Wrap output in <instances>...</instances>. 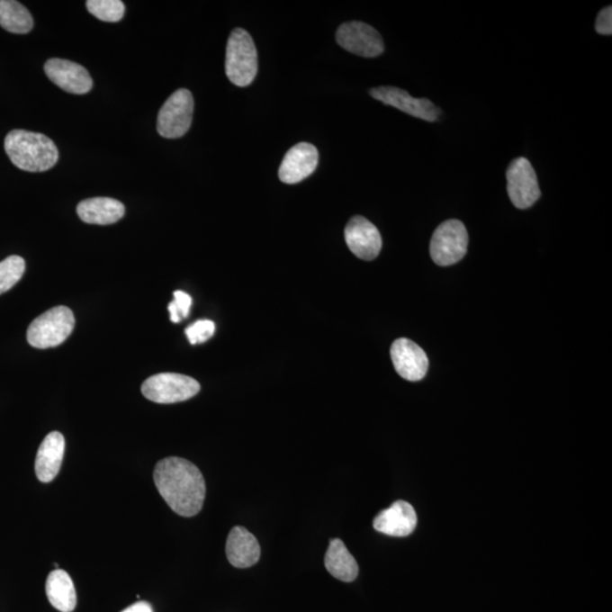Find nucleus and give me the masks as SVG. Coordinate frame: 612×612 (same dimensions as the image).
Here are the masks:
<instances>
[{
  "label": "nucleus",
  "instance_id": "obj_1",
  "mask_svg": "<svg viewBox=\"0 0 612 612\" xmlns=\"http://www.w3.org/2000/svg\"><path fill=\"white\" fill-rule=\"evenodd\" d=\"M153 480L161 497L177 515L192 518L202 509L205 482L194 463L179 457L161 459Z\"/></svg>",
  "mask_w": 612,
  "mask_h": 612
},
{
  "label": "nucleus",
  "instance_id": "obj_2",
  "mask_svg": "<svg viewBox=\"0 0 612 612\" xmlns=\"http://www.w3.org/2000/svg\"><path fill=\"white\" fill-rule=\"evenodd\" d=\"M4 146L12 163L25 172H47L54 167L59 158L58 148L54 141L41 133L11 130Z\"/></svg>",
  "mask_w": 612,
  "mask_h": 612
},
{
  "label": "nucleus",
  "instance_id": "obj_3",
  "mask_svg": "<svg viewBox=\"0 0 612 612\" xmlns=\"http://www.w3.org/2000/svg\"><path fill=\"white\" fill-rule=\"evenodd\" d=\"M226 74L236 86L251 85L257 74V51L250 33L235 29L230 33L226 50Z\"/></svg>",
  "mask_w": 612,
  "mask_h": 612
},
{
  "label": "nucleus",
  "instance_id": "obj_4",
  "mask_svg": "<svg viewBox=\"0 0 612 612\" xmlns=\"http://www.w3.org/2000/svg\"><path fill=\"white\" fill-rule=\"evenodd\" d=\"M76 327V318L68 306H55L34 319L28 329V342L36 348H51L63 344Z\"/></svg>",
  "mask_w": 612,
  "mask_h": 612
},
{
  "label": "nucleus",
  "instance_id": "obj_5",
  "mask_svg": "<svg viewBox=\"0 0 612 612\" xmlns=\"http://www.w3.org/2000/svg\"><path fill=\"white\" fill-rule=\"evenodd\" d=\"M195 379L179 374L152 375L143 382L141 391L147 400L158 404L181 403L191 400L200 392Z\"/></svg>",
  "mask_w": 612,
  "mask_h": 612
},
{
  "label": "nucleus",
  "instance_id": "obj_6",
  "mask_svg": "<svg viewBox=\"0 0 612 612\" xmlns=\"http://www.w3.org/2000/svg\"><path fill=\"white\" fill-rule=\"evenodd\" d=\"M469 247V234L462 221L443 222L431 238L430 253L436 265L448 266L465 256Z\"/></svg>",
  "mask_w": 612,
  "mask_h": 612
},
{
  "label": "nucleus",
  "instance_id": "obj_7",
  "mask_svg": "<svg viewBox=\"0 0 612 612\" xmlns=\"http://www.w3.org/2000/svg\"><path fill=\"white\" fill-rule=\"evenodd\" d=\"M194 99L186 89L175 91L158 113L157 130L166 139L182 138L189 132L194 120Z\"/></svg>",
  "mask_w": 612,
  "mask_h": 612
},
{
  "label": "nucleus",
  "instance_id": "obj_8",
  "mask_svg": "<svg viewBox=\"0 0 612 612\" xmlns=\"http://www.w3.org/2000/svg\"><path fill=\"white\" fill-rule=\"evenodd\" d=\"M507 192L518 209L531 208L540 199L541 191L536 173L526 158H516L507 168Z\"/></svg>",
  "mask_w": 612,
  "mask_h": 612
},
{
  "label": "nucleus",
  "instance_id": "obj_9",
  "mask_svg": "<svg viewBox=\"0 0 612 612\" xmlns=\"http://www.w3.org/2000/svg\"><path fill=\"white\" fill-rule=\"evenodd\" d=\"M336 40L343 50L354 55L374 58L382 54V37L373 26L363 22H347L337 30Z\"/></svg>",
  "mask_w": 612,
  "mask_h": 612
},
{
  "label": "nucleus",
  "instance_id": "obj_10",
  "mask_svg": "<svg viewBox=\"0 0 612 612\" xmlns=\"http://www.w3.org/2000/svg\"><path fill=\"white\" fill-rule=\"evenodd\" d=\"M373 98L379 100L387 106L400 109L408 115L419 118L427 122L439 120L440 109L428 99H417L401 89L395 86H379L370 90Z\"/></svg>",
  "mask_w": 612,
  "mask_h": 612
},
{
  "label": "nucleus",
  "instance_id": "obj_11",
  "mask_svg": "<svg viewBox=\"0 0 612 612\" xmlns=\"http://www.w3.org/2000/svg\"><path fill=\"white\" fill-rule=\"evenodd\" d=\"M345 240L353 255L364 261L374 260L382 248L379 230L373 222L361 216L353 217L348 221L345 229Z\"/></svg>",
  "mask_w": 612,
  "mask_h": 612
},
{
  "label": "nucleus",
  "instance_id": "obj_12",
  "mask_svg": "<svg viewBox=\"0 0 612 612\" xmlns=\"http://www.w3.org/2000/svg\"><path fill=\"white\" fill-rule=\"evenodd\" d=\"M391 356L396 373L409 382H419L426 377L428 360L426 352L412 340L400 338L393 342Z\"/></svg>",
  "mask_w": 612,
  "mask_h": 612
},
{
  "label": "nucleus",
  "instance_id": "obj_13",
  "mask_svg": "<svg viewBox=\"0 0 612 612\" xmlns=\"http://www.w3.org/2000/svg\"><path fill=\"white\" fill-rule=\"evenodd\" d=\"M46 76L60 89L72 94H86L94 82L89 72L74 61L52 58L45 64Z\"/></svg>",
  "mask_w": 612,
  "mask_h": 612
},
{
  "label": "nucleus",
  "instance_id": "obj_14",
  "mask_svg": "<svg viewBox=\"0 0 612 612\" xmlns=\"http://www.w3.org/2000/svg\"><path fill=\"white\" fill-rule=\"evenodd\" d=\"M319 153L311 143L302 142L290 148L279 167V178L285 184H296L308 178L317 169Z\"/></svg>",
  "mask_w": 612,
  "mask_h": 612
},
{
  "label": "nucleus",
  "instance_id": "obj_15",
  "mask_svg": "<svg viewBox=\"0 0 612 612\" xmlns=\"http://www.w3.org/2000/svg\"><path fill=\"white\" fill-rule=\"evenodd\" d=\"M417 526L418 516L413 506L403 500L396 501L374 520V530L389 536H409Z\"/></svg>",
  "mask_w": 612,
  "mask_h": 612
},
{
  "label": "nucleus",
  "instance_id": "obj_16",
  "mask_svg": "<svg viewBox=\"0 0 612 612\" xmlns=\"http://www.w3.org/2000/svg\"><path fill=\"white\" fill-rule=\"evenodd\" d=\"M226 554L236 568H248L259 562L261 548L256 537L242 526H235L227 537Z\"/></svg>",
  "mask_w": 612,
  "mask_h": 612
},
{
  "label": "nucleus",
  "instance_id": "obj_17",
  "mask_svg": "<svg viewBox=\"0 0 612 612\" xmlns=\"http://www.w3.org/2000/svg\"><path fill=\"white\" fill-rule=\"evenodd\" d=\"M65 453V438L60 432H50L39 447L36 474L43 483L51 482L59 473Z\"/></svg>",
  "mask_w": 612,
  "mask_h": 612
},
{
  "label": "nucleus",
  "instance_id": "obj_18",
  "mask_svg": "<svg viewBox=\"0 0 612 612\" xmlns=\"http://www.w3.org/2000/svg\"><path fill=\"white\" fill-rule=\"evenodd\" d=\"M76 212L81 220L91 225H112L125 214L124 204L112 198H92L78 203Z\"/></svg>",
  "mask_w": 612,
  "mask_h": 612
},
{
  "label": "nucleus",
  "instance_id": "obj_19",
  "mask_svg": "<svg viewBox=\"0 0 612 612\" xmlns=\"http://www.w3.org/2000/svg\"><path fill=\"white\" fill-rule=\"evenodd\" d=\"M48 600L60 612L76 609L77 598L71 576L63 570L51 572L46 581Z\"/></svg>",
  "mask_w": 612,
  "mask_h": 612
},
{
  "label": "nucleus",
  "instance_id": "obj_20",
  "mask_svg": "<svg viewBox=\"0 0 612 612\" xmlns=\"http://www.w3.org/2000/svg\"><path fill=\"white\" fill-rule=\"evenodd\" d=\"M325 566L335 579L346 581H353L358 575V565L345 545L339 539L330 541L329 548L325 556Z\"/></svg>",
  "mask_w": 612,
  "mask_h": 612
},
{
  "label": "nucleus",
  "instance_id": "obj_21",
  "mask_svg": "<svg viewBox=\"0 0 612 612\" xmlns=\"http://www.w3.org/2000/svg\"><path fill=\"white\" fill-rule=\"evenodd\" d=\"M0 26L11 33L26 34L33 29L32 15L15 0H0Z\"/></svg>",
  "mask_w": 612,
  "mask_h": 612
},
{
  "label": "nucleus",
  "instance_id": "obj_22",
  "mask_svg": "<svg viewBox=\"0 0 612 612\" xmlns=\"http://www.w3.org/2000/svg\"><path fill=\"white\" fill-rule=\"evenodd\" d=\"M24 271L23 257L12 256L0 262V295L14 287L23 277Z\"/></svg>",
  "mask_w": 612,
  "mask_h": 612
},
{
  "label": "nucleus",
  "instance_id": "obj_23",
  "mask_svg": "<svg viewBox=\"0 0 612 612\" xmlns=\"http://www.w3.org/2000/svg\"><path fill=\"white\" fill-rule=\"evenodd\" d=\"M90 14L104 22H120L125 14V5L121 0H87Z\"/></svg>",
  "mask_w": 612,
  "mask_h": 612
},
{
  "label": "nucleus",
  "instance_id": "obj_24",
  "mask_svg": "<svg viewBox=\"0 0 612 612\" xmlns=\"http://www.w3.org/2000/svg\"><path fill=\"white\" fill-rule=\"evenodd\" d=\"M192 297L182 291L174 292V301L168 305L170 320L178 323L189 317Z\"/></svg>",
  "mask_w": 612,
  "mask_h": 612
},
{
  "label": "nucleus",
  "instance_id": "obj_25",
  "mask_svg": "<svg viewBox=\"0 0 612 612\" xmlns=\"http://www.w3.org/2000/svg\"><path fill=\"white\" fill-rule=\"evenodd\" d=\"M216 326L210 320H199L186 328L185 334L192 345L207 342L214 335Z\"/></svg>",
  "mask_w": 612,
  "mask_h": 612
},
{
  "label": "nucleus",
  "instance_id": "obj_26",
  "mask_svg": "<svg viewBox=\"0 0 612 612\" xmlns=\"http://www.w3.org/2000/svg\"><path fill=\"white\" fill-rule=\"evenodd\" d=\"M596 30L602 36H611L612 34V7L608 6L598 13L596 21Z\"/></svg>",
  "mask_w": 612,
  "mask_h": 612
},
{
  "label": "nucleus",
  "instance_id": "obj_27",
  "mask_svg": "<svg viewBox=\"0 0 612 612\" xmlns=\"http://www.w3.org/2000/svg\"><path fill=\"white\" fill-rule=\"evenodd\" d=\"M122 612H153L150 603L146 601H139L134 605L126 608Z\"/></svg>",
  "mask_w": 612,
  "mask_h": 612
}]
</instances>
